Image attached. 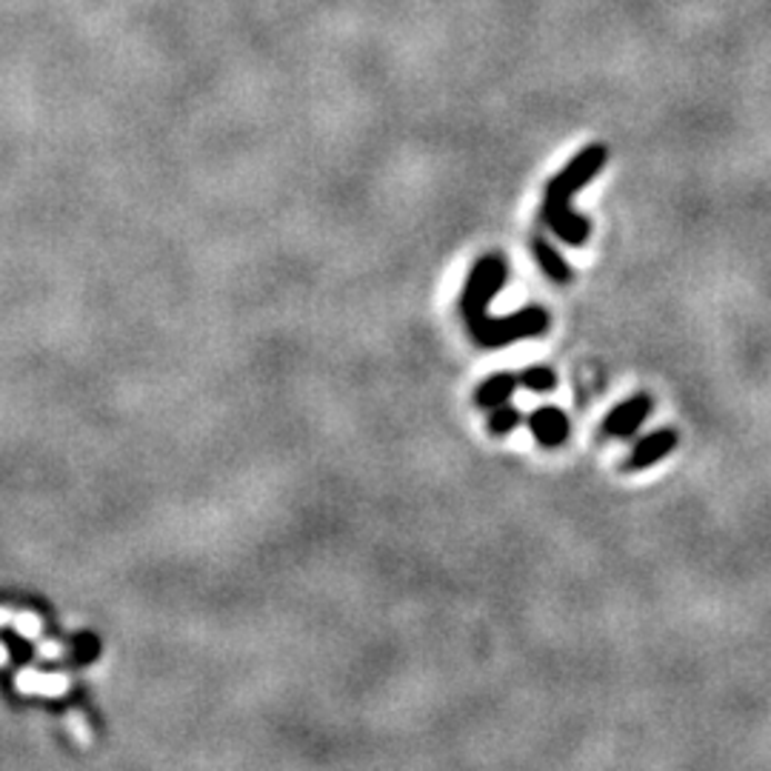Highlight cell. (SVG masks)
Segmentation results:
<instances>
[{
	"mask_svg": "<svg viewBox=\"0 0 771 771\" xmlns=\"http://www.w3.org/2000/svg\"><path fill=\"white\" fill-rule=\"evenodd\" d=\"M609 160V149L603 143H592V147L580 149L572 158V163L560 169L543 194V218L554 234L563 240L565 247H583L585 240L592 238V220L583 218L572 209V198L598 178L600 169Z\"/></svg>",
	"mask_w": 771,
	"mask_h": 771,
	"instance_id": "6da1fadb",
	"label": "cell"
},
{
	"mask_svg": "<svg viewBox=\"0 0 771 771\" xmlns=\"http://www.w3.org/2000/svg\"><path fill=\"white\" fill-rule=\"evenodd\" d=\"M545 329H549V312L540 307H529L500 320L485 314V318L478 320L474 327H469V332H472V338L478 340L480 347L494 349V347H509V343H514V340L538 338V334H543Z\"/></svg>",
	"mask_w": 771,
	"mask_h": 771,
	"instance_id": "7a4b0ae2",
	"label": "cell"
},
{
	"mask_svg": "<svg viewBox=\"0 0 771 771\" xmlns=\"http://www.w3.org/2000/svg\"><path fill=\"white\" fill-rule=\"evenodd\" d=\"M652 409H654V400L649 398V394L645 392L632 394V398H625L623 403L614 405L612 412L605 414L603 425H600V434H603V438H614V440L632 438L640 425L645 423V418L652 414Z\"/></svg>",
	"mask_w": 771,
	"mask_h": 771,
	"instance_id": "3957f363",
	"label": "cell"
},
{
	"mask_svg": "<svg viewBox=\"0 0 771 771\" xmlns=\"http://www.w3.org/2000/svg\"><path fill=\"white\" fill-rule=\"evenodd\" d=\"M680 434L674 432L672 425H663L658 432L645 434L643 440L634 443V449L629 452V458L623 460V472H643V469H652L660 460H665L669 454L678 449Z\"/></svg>",
	"mask_w": 771,
	"mask_h": 771,
	"instance_id": "277c9868",
	"label": "cell"
},
{
	"mask_svg": "<svg viewBox=\"0 0 771 771\" xmlns=\"http://www.w3.org/2000/svg\"><path fill=\"white\" fill-rule=\"evenodd\" d=\"M529 429H532L534 440L545 449H558L569 440L572 434V423H569V414L558 405H540L538 412L529 414Z\"/></svg>",
	"mask_w": 771,
	"mask_h": 771,
	"instance_id": "5b68a950",
	"label": "cell"
},
{
	"mask_svg": "<svg viewBox=\"0 0 771 771\" xmlns=\"http://www.w3.org/2000/svg\"><path fill=\"white\" fill-rule=\"evenodd\" d=\"M532 252H534V260H538V267L543 269V274L552 280V283H572L574 278L572 267H569V260H565L563 254L552 247V243H545L543 238H534Z\"/></svg>",
	"mask_w": 771,
	"mask_h": 771,
	"instance_id": "8992f818",
	"label": "cell"
},
{
	"mask_svg": "<svg viewBox=\"0 0 771 771\" xmlns=\"http://www.w3.org/2000/svg\"><path fill=\"white\" fill-rule=\"evenodd\" d=\"M520 386L518 374H492V378L485 380L483 386L478 389V394H474V400H478V405H483V409H498V405H503L505 400L512 398V392Z\"/></svg>",
	"mask_w": 771,
	"mask_h": 771,
	"instance_id": "52a82bcc",
	"label": "cell"
},
{
	"mask_svg": "<svg viewBox=\"0 0 771 771\" xmlns=\"http://www.w3.org/2000/svg\"><path fill=\"white\" fill-rule=\"evenodd\" d=\"M18 689H20V692L60 694V692H67V689H69V680L60 678V674L23 672V674H18Z\"/></svg>",
	"mask_w": 771,
	"mask_h": 771,
	"instance_id": "ba28073f",
	"label": "cell"
},
{
	"mask_svg": "<svg viewBox=\"0 0 771 771\" xmlns=\"http://www.w3.org/2000/svg\"><path fill=\"white\" fill-rule=\"evenodd\" d=\"M518 380H520V386H523V389H529V392H538V394L554 392V389H558V374H554L549 367L523 369V372L518 374Z\"/></svg>",
	"mask_w": 771,
	"mask_h": 771,
	"instance_id": "9c48e42d",
	"label": "cell"
},
{
	"mask_svg": "<svg viewBox=\"0 0 771 771\" xmlns=\"http://www.w3.org/2000/svg\"><path fill=\"white\" fill-rule=\"evenodd\" d=\"M523 420V414L518 412V409H512V405H498V409H492V418H489V432L498 434V438H503V434H509L512 429H518V423Z\"/></svg>",
	"mask_w": 771,
	"mask_h": 771,
	"instance_id": "30bf717a",
	"label": "cell"
},
{
	"mask_svg": "<svg viewBox=\"0 0 771 771\" xmlns=\"http://www.w3.org/2000/svg\"><path fill=\"white\" fill-rule=\"evenodd\" d=\"M12 623H14V629L23 634V638H38L40 634V620L34 618V614H18Z\"/></svg>",
	"mask_w": 771,
	"mask_h": 771,
	"instance_id": "8fae6325",
	"label": "cell"
},
{
	"mask_svg": "<svg viewBox=\"0 0 771 771\" xmlns=\"http://www.w3.org/2000/svg\"><path fill=\"white\" fill-rule=\"evenodd\" d=\"M69 725H72V734L80 740V743H89L92 740V732H89V723L80 714H72L69 718Z\"/></svg>",
	"mask_w": 771,
	"mask_h": 771,
	"instance_id": "7c38bea8",
	"label": "cell"
},
{
	"mask_svg": "<svg viewBox=\"0 0 771 771\" xmlns=\"http://www.w3.org/2000/svg\"><path fill=\"white\" fill-rule=\"evenodd\" d=\"M43 654H60V645L47 643V645H43Z\"/></svg>",
	"mask_w": 771,
	"mask_h": 771,
	"instance_id": "4fadbf2b",
	"label": "cell"
},
{
	"mask_svg": "<svg viewBox=\"0 0 771 771\" xmlns=\"http://www.w3.org/2000/svg\"><path fill=\"white\" fill-rule=\"evenodd\" d=\"M7 660H9V652H7V645L0 643V665H7Z\"/></svg>",
	"mask_w": 771,
	"mask_h": 771,
	"instance_id": "5bb4252c",
	"label": "cell"
},
{
	"mask_svg": "<svg viewBox=\"0 0 771 771\" xmlns=\"http://www.w3.org/2000/svg\"><path fill=\"white\" fill-rule=\"evenodd\" d=\"M7 620H12V614H9V609H0V625L7 623Z\"/></svg>",
	"mask_w": 771,
	"mask_h": 771,
	"instance_id": "9a60e30c",
	"label": "cell"
}]
</instances>
